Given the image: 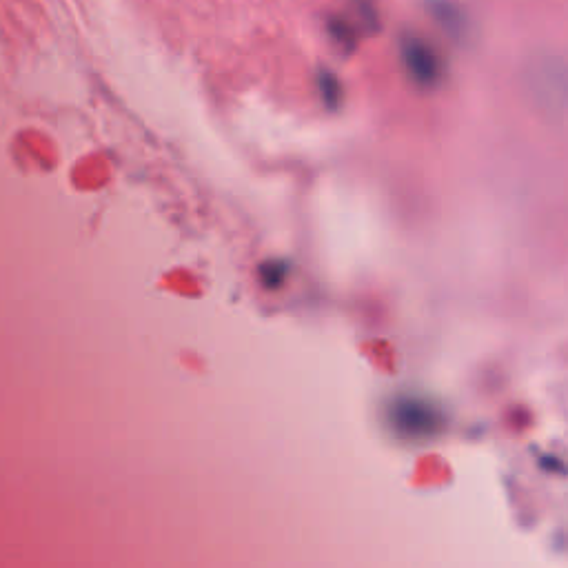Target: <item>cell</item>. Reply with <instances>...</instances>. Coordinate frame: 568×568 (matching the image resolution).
I'll list each match as a JSON object with an SVG mask.
<instances>
[{
	"mask_svg": "<svg viewBox=\"0 0 568 568\" xmlns=\"http://www.w3.org/2000/svg\"><path fill=\"white\" fill-rule=\"evenodd\" d=\"M533 107L553 123H562L568 107V69L560 54H537L524 71Z\"/></svg>",
	"mask_w": 568,
	"mask_h": 568,
	"instance_id": "obj_1",
	"label": "cell"
},
{
	"mask_svg": "<svg viewBox=\"0 0 568 568\" xmlns=\"http://www.w3.org/2000/svg\"><path fill=\"white\" fill-rule=\"evenodd\" d=\"M398 56L404 76L413 87L435 91L444 85L449 65H446L442 49L431 38L413 32V29H404L398 38Z\"/></svg>",
	"mask_w": 568,
	"mask_h": 568,
	"instance_id": "obj_2",
	"label": "cell"
},
{
	"mask_svg": "<svg viewBox=\"0 0 568 568\" xmlns=\"http://www.w3.org/2000/svg\"><path fill=\"white\" fill-rule=\"evenodd\" d=\"M426 14L438 25L446 38L458 45H469L473 38V23L458 0H424Z\"/></svg>",
	"mask_w": 568,
	"mask_h": 568,
	"instance_id": "obj_3",
	"label": "cell"
},
{
	"mask_svg": "<svg viewBox=\"0 0 568 568\" xmlns=\"http://www.w3.org/2000/svg\"><path fill=\"white\" fill-rule=\"evenodd\" d=\"M324 32H327L331 45L338 49L342 56H353L358 52L360 40H362V29L358 23L347 14H329L324 16Z\"/></svg>",
	"mask_w": 568,
	"mask_h": 568,
	"instance_id": "obj_4",
	"label": "cell"
},
{
	"mask_svg": "<svg viewBox=\"0 0 568 568\" xmlns=\"http://www.w3.org/2000/svg\"><path fill=\"white\" fill-rule=\"evenodd\" d=\"M316 91L320 98V105L329 114H336L344 105V85L336 71L329 67H318L316 71Z\"/></svg>",
	"mask_w": 568,
	"mask_h": 568,
	"instance_id": "obj_5",
	"label": "cell"
},
{
	"mask_svg": "<svg viewBox=\"0 0 568 568\" xmlns=\"http://www.w3.org/2000/svg\"><path fill=\"white\" fill-rule=\"evenodd\" d=\"M258 276L262 287L269 291H278L287 284L289 276H291V262L287 258H271L265 260L258 269Z\"/></svg>",
	"mask_w": 568,
	"mask_h": 568,
	"instance_id": "obj_6",
	"label": "cell"
},
{
	"mask_svg": "<svg viewBox=\"0 0 568 568\" xmlns=\"http://www.w3.org/2000/svg\"><path fill=\"white\" fill-rule=\"evenodd\" d=\"M349 7L353 12V20L362 29V34H378L382 27L380 9L375 0H349Z\"/></svg>",
	"mask_w": 568,
	"mask_h": 568,
	"instance_id": "obj_7",
	"label": "cell"
}]
</instances>
